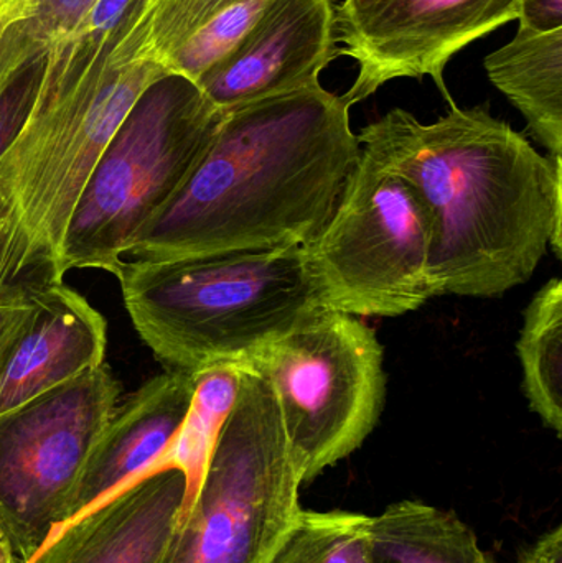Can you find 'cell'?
<instances>
[{
    "label": "cell",
    "instance_id": "8fae6325",
    "mask_svg": "<svg viewBox=\"0 0 562 563\" xmlns=\"http://www.w3.org/2000/svg\"><path fill=\"white\" fill-rule=\"evenodd\" d=\"M335 0H271L234 48L197 82L221 112L319 82L339 58Z\"/></svg>",
    "mask_w": 562,
    "mask_h": 563
},
{
    "label": "cell",
    "instance_id": "603a6c76",
    "mask_svg": "<svg viewBox=\"0 0 562 563\" xmlns=\"http://www.w3.org/2000/svg\"><path fill=\"white\" fill-rule=\"evenodd\" d=\"M520 29L524 33H550L562 29V0H520Z\"/></svg>",
    "mask_w": 562,
    "mask_h": 563
},
{
    "label": "cell",
    "instance_id": "d6986e66",
    "mask_svg": "<svg viewBox=\"0 0 562 563\" xmlns=\"http://www.w3.org/2000/svg\"><path fill=\"white\" fill-rule=\"evenodd\" d=\"M240 379V367L234 366L214 367L197 376L190 412L161 466H175L187 476L188 492L184 512L195 498L218 432L236 400Z\"/></svg>",
    "mask_w": 562,
    "mask_h": 563
},
{
    "label": "cell",
    "instance_id": "8992f818",
    "mask_svg": "<svg viewBox=\"0 0 562 563\" xmlns=\"http://www.w3.org/2000/svg\"><path fill=\"white\" fill-rule=\"evenodd\" d=\"M236 400L158 563H267L302 486L269 384L240 367Z\"/></svg>",
    "mask_w": 562,
    "mask_h": 563
},
{
    "label": "cell",
    "instance_id": "7402d4cb",
    "mask_svg": "<svg viewBox=\"0 0 562 563\" xmlns=\"http://www.w3.org/2000/svg\"><path fill=\"white\" fill-rule=\"evenodd\" d=\"M45 65L46 53L23 63L0 86V157L19 135L35 104Z\"/></svg>",
    "mask_w": 562,
    "mask_h": 563
},
{
    "label": "cell",
    "instance_id": "83f0119b",
    "mask_svg": "<svg viewBox=\"0 0 562 563\" xmlns=\"http://www.w3.org/2000/svg\"><path fill=\"white\" fill-rule=\"evenodd\" d=\"M0 233H2V221H0Z\"/></svg>",
    "mask_w": 562,
    "mask_h": 563
},
{
    "label": "cell",
    "instance_id": "6da1fadb",
    "mask_svg": "<svg viewBox=\"0 0 562 563\" xmlns=\"http://www.w3.org/2000/svg\"><path fill=\"white\" fill-rule=\"evenodd\" d=\"M356 137L421 200L439 295L500 297L533 277L548 246L560 260L562 158L541 155L487 104L452 106L434 124L392 109Z\"/></svg>",
    "mask_w": 562,
    "mask_h": 563
},
{
    "label": "cell",
    "instance_id": "4fadbf2b",
    "mask_svg": "<svg viewBox=\"0 0 562 563\" xmlns=\"http://www.w3.org/2000/svg\"><path fill=\"white\" fill-rule=\"evenodd\" d=\"M195 389L197 377L165 371L115 407L79 476L66 525L161 468L187 420Z\"/></svg>",
    "mask_w": 562,
    "mask_h": 563
},
{
    "label": "cell",
    "instance_id": "ba28073f",
    "mask_svg": "<svg viewBox=\"0 0 562 563\" xmlns=\"http://www.w3.org/2000/svg\"><path fill=\"white\" fill-rule=\"evenodd\" d=\"M431 223L408 181L362 151L332 217L304 244L322 308L353 317H401L438 288Z\"/></svg>",
    "mask_w": 562,
    "mask_h": 563
},
{
    "label": "cell",
    "instance_id": "7a4b0ae2",
    "mask_svg": "<svg viewBox=\"0 0 562 563\" xmlns=\"http://www.w3.org/2000/svg\"><path fill=\"white\" fill-rule=\"evenodd\" d=\"M360 154L349 102L320 82L227 112L180 190L125 256L304 246L332 217Z\"/></svg>",
    "mask_w": 562,
    "mask_h": 563
},
{
    "label": "cell",
    "instance_id": "ffe728a7",
    "mask_svg": "<svg viewBox=\"0 0 562 563\" xmlns=\"http://www.w3.org/2000/svg\"><path fill=\"white\" fill-rule=\"evenodd\" d=\"M372 519L300 508L267 563H373Z\"/></svg>",
    "mask_w": 562,
    "mask_h": 563
},
{
    "label": "cell",
    "instance_id": "5bb4252c",
    "mask_svg": "<svg viewBox=\"0 0 562 563\" xmlns=\"http://www.w3.org/2000/svg\"><path fill=\"white\" fill-rule=\"evenodd\" d=\"M187 492L175 466L147 473L66 525L29 563H158Z\"/></svg>",
    "mask_w": 562,
    "mask_h": 563
},
{
    "label": "cell",
    "instance_id": "cb8c5ba5",
    "mask_svg": "<svg viewBox=\"0 0 562 563\" xmlns=\"http://www.w3.org/2000/svg\"><path fill=\"white\" fill-rule=\"evenodd\" d=\"M35 291L20 288H3L0 290V350L9 340L10 334L29 314Z\"/></svg>",
    "mask_w": 562,
    "mask_h": 563
},
{
    "label": "cell",
    "instance_id": "2e32d148",
    "mask_svg": "<svg viewBox=\"0 0 562 563\" xmlns=\"http://www.w3.org/2000/svg\"><path fill=\"white\" fill-rule=\"evenodd\" d=\"M491 81L527 119L548 155L562 158V29L518 32L484 59Z\"/></svg>",
    "mask_w": 562,
    "mask_h": 563
},
{
    "label": "cell",
    "instance_id": "52a82bcc",
    "mask_svg": "<svg viewBox=\"0 0 562 563\" xmlns=\"http://www.w3.org/2000/svg\"><path fill=\"white\" fill-rule=\"evenodd\" d=\"M383 361L368 324L319 308L243 366L273 389L302 485L355 453L375 429L385 404Z\"/></svg>",
    "mask_w": 562,
    "mask_h": 563
},
{
    "label": "cell",
    "instance_id": "4316f807",
    "mask_svg": "<svg viewBox=\"0 0 562 563\" xmlns=\"http://www.w3.org/2000/svg\"><path fill=\"white\" fill-rule=\"evenodd\" d=\"M0 563H16L15 554L5 539L0 538Z\"/></svg>",
    "mask_w": 562,
    "mask_h": 563
},
{
    "label": "cell",
    "instance_id": "e0dca14e",
    "mask_svg": "<svg viewBox=\"0 0 562 563\" xmlns=\"http://www.w3.org/2000/svg\"><path fill=\"white\" fill-rule=\"evenodd\" d=\"M373 563H494L454 512L399 501L372 519Z\"/></svg>",
    "mask_w": 562,
    "mask_h": 563
},
{
    "label": "cell",
    "instance_id": "484cf974",
    "mask_svg": "<svg viewBox=\"0 0 562 563\" xmlns=\"http://www.w3.org/2000/svg\"><path fill=\"white\" fill-rule=\"evenodd\" d=\"M36 0H0V40L32 13Z\"/></svg>",
    "mask_w": 562,
    "mask_h": 563
},
{
    "label": "cell",
    "instance_id": "277c9868",
    "mask_svg": "<svg viewBox=\"0 0 562 563\" xmlns=\"http://www.w3.org/2000/svg\"><path fill=\"white\" fill-rule=\"evenodd\" d=\"M132 327L167 373L243 367L322 308L304 246L125 261Z\"/></svg>",
    "mask_w": 562,
    "mask_h": 563
},
{
    "label": "cell",
    "instance_id": "44dd1931",
    "mask_svg": "<svg viewBox=\"0 0 562 563\" xmlns=\"http://www.w3.org/2000/svg\"><path fill=\"white\" fill-rule=\"evenodd\" d=\"M98 0H36L32 13L0 40V86L23 63L68 38Z\"/></svg>",
    "mask_w": 562,
    "mask_h": 563
},
{
    "label": "cell",
    "instance_id": "7c38bea8",
    "mask_svg": "<svg viewBox=\"0 0 562 563\" xmlns=\"http://www.w3.org/2000/svg\"><path fill=\"white\" fill-rule=\"evenodd\" d=\"M104 317L75 288L52 284L0 350V416L101 366Z\"/></svg>",
    "mask_w": 562,
    "mask_h": 563
},
{
    "label": "cell",
    "instance_id": "30bf717a",
    "mask_svg": "<svg viewBox=\"0 0 562 563\" xmlns=\"http://www.w3.org/2000/svg\"><path fill=\"white\" fill-rule=\"evenodd\" d=\"M518 12L520 0H343L335 7L339 56L360 65L343 99L352 108L393 79L431 76L452 108L449 59Z\"/></svg>",
    "mask_w": 562,
    "mask_h": 563
},
{
    "label": "cell",
    "instance_id": "5b68a950",
    "mask_svg": "<svg viewBox=\"0 0 562 563\" xmlns=\"http://www.w3.org/2000/svg\"><path fill=\"white\" fill-rule=\"evenodd\" d=\"M221 112L197 82L164 73L132 106L96 164L63 240L59 269L115 276L213 139Z\"/></svg>",
    "mask_w": 562,
    "mask_h": 563
},
{
    "label": "cell",
    "instance_id": "d4e9b609",
    "mask_svg": "<svg viewBox=\"0 0 562 563\" xmlns=\"http://www.w3.org/2000/svg\"><path fill=\"white\" fill-rule=\"evenodd\" d=\"M518 563H562V526L541 536L531 548L521 552Z\"/></svg>",
    "mask_w": 562,
    "mask_h": 563
},
{
    "label": "cell",
    "instance_id": "9c48e42d",
    "mask_svg": "<svg viewBox=\"0 0 562 563\" xmlns=\"http://www.w3.org/2000/svg\"><path fill=\"white\" fill-rule=\"evenodd\" d=\"M119 394L102 363L0 416V538L22 563L65 528L79 476Z\"/></svg>",
    "mask_w": 562,
    "mask_h": 563
},
{
    "label": "cell",
    "instance_id": "ac0fdd59",
    "mask_svg": "<svg viewBox=\"0 0 562 563\" xmlns=\"http://www.w3.org/2000/svg\"><path fill=\"white\" fill-rule=\"evenodd\" d=\"M517 343L530 409L562 437V282L554 277L525 310Z\"/></svg>",
    "mask_w": 562,
    "mask_h": 563
},
{
    "label": "cell",
    "instance_id": "9a60e30c",
    "mask_svg": "<svg viewBox=\"0 0 562 563\" xmlns=\"http://www.w3.org/2000/svg\"><path fill=\"white\" fill-rule=\"evenodd\" d=\"M271 0H157L147 48L172 75L198 82L234 48Z\"/></svg>",
    "mask_w": 562,
    "mask_h": 563
},
{
    "label": "cell",
    "instance_id": "3957f363",
    "mask_svg": "<svg viewBox=\"0 0 562 563\" xmlns=\"http://www.w3.org/2000/svg\"><path fill=\"white\" fill-rule=\"evenodd\" d=\"M155 0L76 30L46 53L35 104L0 157V290L59 284L63 240L86 184L142 92L164 75L147 48Z\"/></svg>",
    "mask_w": 562,
    "mask_h": 563
}]
</instances>
